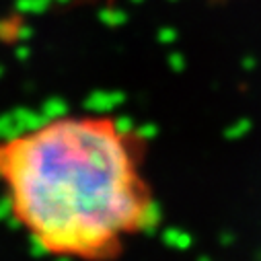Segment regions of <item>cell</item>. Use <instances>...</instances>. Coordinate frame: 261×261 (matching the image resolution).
Masks as SVG:
<instances>
[{
	"mask_svg": "<svg viewBox=\"0 0 261 261\" xmlns=\"http://www.w3.org/2000/svg\"><path fill=\"white\" fill-rule=\"evenodd\" d=\"M146 144L107 115H62L0 140L15 222L47 255L115 261L154 220Z\"/></svg>",
	"mask_w": 261,
	"mask_h": 261,
	"instance_id": "6da1fadb",
	"label": "cell"
}]
</instances>
